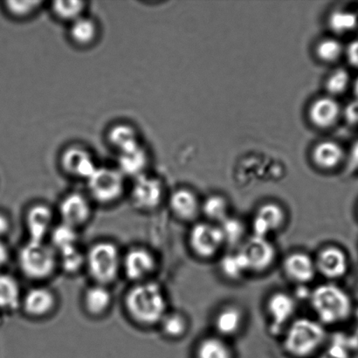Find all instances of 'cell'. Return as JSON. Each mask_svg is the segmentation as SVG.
<instances>
[{
    "label": "cell",
    "mask_w": 358,
    "mask_h": 358,
    "mask_svg": "<svg viewBox=\"0 0 358 358\" xmlns=\"http://www.w3.org/2000/svg\"><path fill=\"white\" fill-rule=\"evenodd\" d=\"M128 313L143 325L160 324L167 312V300L162 287L150 282L136 283L125 297Z\"/></svg>",
    "instance_id": "obj_1"
},
{
    "label": "cell",
    "mask_w": 358,
    "mask_h": 358,
    "mask_svg": "<svg viewBox=\"0 0 358 358\" xmlns=\"http://www.w3.org/2000/svg\"><path fill=\"white\" fill-rule=\"evenodd\" d=\"M310 303L317 320L324 326L341 324L353 313L352 297L335 283H324L315 287L310 292Z\"/></svg>",
    "instance_id": "obj_2"
},
{
    "label": "cell",
    "mask_w": 358,
    "mask_h": 358,
    "mask_svg": "<svg viewBox=\"0 0 358 358\" xmlns=\"http://www.w3.org/2000/svg\"><path fill=\"white\" fill-rule=\"evenodd\" d=\"M328 341L325 326L317 319L297 318L283 332V347L289 356L308 358L315 355Z\"/></svg>",
    "instance_id": "obj_3"
},
{
    "label": "cell",
    "mask_w": 358,
    "mask_h": 358,
    "mask_svg": "<svg viewBox=\"0 0 358 358\" xmlns=\"http://www.w3.org/2000/svg\"><path fill=\"white\" fill-rule=\"evenodd\" d=\"M20 268L28 278L43 280L54 273L58 264L57 252L45 241H29L19 252Z\"/></svg>",
    "instance_id": "obj_4"
},
{
    "label": "cell",
    "mask_w": 358,
    "mask_h": 358,
    "mask_svg": "<svg viewBox=\"0 0 358 358\" xmlns=\"http://www.w3.org/2000/svg\"><path fill=\"white\" fill-rule=\"evenodd\" d=\"M122 257L117 245L108 241L98 242L86 255L85 265L97 284L114 282L122 268Z\"/></svg>",
    "instance_id": "obj_5"
},
{
    "label": "cell",
    "mask_w": 358,
    "mask_h": 358,
    "mask_svg": "<svg viewBox=\"0 0 358 358\" xmlns=\"http://www.w3.org/2000/svg\"><path fill=\"white\" fill-rule=\"evenodd\" d=\"M125 178L117 167L98 166L86 181L90 198L101 203L117 201L125 191Z\"/></svg>",
    "instance_id": "obj_6"
},
{
    "label": "cell",
    "mask_w": 358,
    "mask_h": 358,
    "mask_svg": "<svg viewBox=\"0 0 358 358\" xmlns=\"http://www.w3.org/2000/svg\"><path fill=\"white\" fill-rule=\"evenodd\" d=\"M188 244L196 257L208 261L217 257L226 247L219 224L199 221L189 231Z\"/></svg>",
    "instance_id": "obj_7"
},
{
    "label": "cell",
    "mask_w": 358,
    "mask_h": 358,
    "mask_svg": "<svg viewBox=\"0 0 358 358\" xmlns=\"http://www.w3.org/2000/svg\"><path fill=\"white\" fill-rule=\"evenodd\" d=\"M247 262L249 273L261 275L275 264L277 249L269 238L255 236L247 238L238 248Z\"/></svg>",
    "instance_id": "obj_8"
},
{
    "label": "cell",
    "mask_w": 358,
    "mask_h": 358,
    "mask_svg": "<svg viewBox=\"0 0 358 358\" xmlns=\"http://www.w3.org/2000/svg\"><path fill=\"white\" fill-rule=\"evenodd\" d=\"M59 163L66 175L85 181L99 166L90 150L77 143L66 146L62 150Z\"/></svg>",
    "instance_id": "obj_9"
},
{
    "label": "cell",
    "mask_w": 358,
    "mask_h": 358,
    "mask_svg": "<svg viewBox=\"0 0 358 358\" xmlns=\"http://www.w3.org/2000/svg\"><path fill=\"white\" fill-rule=\"evenodd\" d=\"M164 185L157 177L145 173L133 180L131 188L132 203L143 210L156 209L162 203Z\"/></svg>",
    "instance_id": "obj_10"
},
{
    "label": "cell",
    "mask_w": 358,
    "mask_h": 358,
    "mask_svg": "<svg viewBox=\"0 0 358 358\" xmlns=\"http://www.w3.org/2000/svg\"><path fill=\"white\" fill-rule=\"evenodd\" d=\"M285 209L278 203L266 202L258 207L252 219V235L269 238L282 229L287 223Z\"/></svg>",
    "instance_id": "obj_11"
},
{
    "label": "cell",
    "mask_w": 358,
    "mask_h": 358,
    "mask_svg": "<svg viewBox=\"0 0 358 358\" xmlns=\"http://www.w3.org/2000/svg\"><path fill=\"white\" fill-rule=\"evenodd\" d=\"M296 310V300L290 294L275 291L270 294L266 301V311L273 334L285 331L287 325L292 322Z\"/></svg>",
    "instance_id": "obj_12"
},
{
    "label": "cell",
    "mask_w": 358,
    "mask_h": 358,
    "mask_svg": "<svg viewBox=\"0 0 358 358\" xmlns=\"http://www.w3.org/2000/svg\"><path fill=\"white\" fill-rule=\"evenodd\" d=\"M315 262L317 273L324 278L335 280L343 278L348 273V255L343 248L335 245H326L317 252Z\"/></svg>",
    "instance_id": "obj_13"
},
{
    "label": "cell",
    "mask_w": 358,
    "mask_h": 358,
    "mask_svg": "<svg viewBox=\"0 0 358 358\" xmlns=\"http://www.w3.org/2000/svg\"><path fill=\"white\" fill-rule=\"evenodd\" d=\"M282 270L287 280L299 285L313 282L317 275L315 259L303 251L287 255L282 262Z\"/></svg>",
    "instance_id": "obj_14"
},
{
    "label": "cell",
    "mask_w": 358,
    "mask_h": 358,
    "mask_svg": "<svg viewBox=\"0 0 358 358\" xmlns=\"http://www.w3.org/2000/svg\"><path fill=\"white\" fill-rule=\"evenodd\" d=\"M92 207L89 196L80 192H70L63 196L59 205L62 223L76 228L90 220Z\"/></svg>",
    "instance_id": "obj_15"
},
{
    "label": "cell",
    "mask_w": 358,
    "mask_h": 358,
    "mask_svg": "<svg viewBox=\"0 0 358 358\" xmlns=\"http://www.w3.org/2000/svg\"><path fill=\"white\" fill-rule=\"evenodd\" d=\"M157 259L146 248H132L122 257V268L131 280L142 282L154 272Z\"/></svg>",
    "instance_id": "obj_16"
},
{
    "label": "cell",
    "mask_w": 358,
    "mask_h": 358,
    "mask_svg": "<svg viewBox=\"0 0 358 358\" xmlns=\"http://www.w3.org/2000/svg\"><path fill=\"white\" fill-rule=\"evenodd\" d=\"M245 322L243 308L237 304L224 305L217 311L213 319L214 329L221 338H233L240 334Z\"/></svg>",
    "instance_id": "obj_17"
},
{
    "label": "cell",
    "mask_w": 358,
    "mask_h": 358,
    "mask_svg": "<svg viewBox=\"0 0 358 358\" xmlns=\"http://www.w3.org/2000/svg\"><path fill=\"white\" fill-rule=\"evenodd\" d=\"M54 222V213L45 203H35L28 209L26 224L29 241H44L51 233Z\"/></svg>",
    "instance_id": "obj_18"
},
{
    "label": "cell",
    "mask_w": 358,
    "mask_h": 358,
    "mask_svg": "<svg viewBox=\"0 0 358 358\" xmlns=\"http://www.w3.org/2000/svg\"><path fill=\"white\" fill-rule=\"evenodd\" d=\"M150 164L148 149L142 143L127 152L117 154V167L125 178L133 179L147 173Z\"/></svg>",
    "instance_id": "obj_19"
},
{
    "label": "cell",
    "mask_w": 358,
    "mask_h": 358,
    "mask_svg": "<svg viewBox=\"0 0 358 358\" xmlns=\"http://www.w3.org/2000/svg\"><path fill=\"white\" fill-rule=\"evenodd\" d=\"M106 141L117 154L127 152L143 143L138 128L126 122L112 124L108 129Z\"/></svg>",
    "instance_id": "obj_20"
},
{
    "label": "cell",
    "mask_w": 358,
    "mask_h": 358,
    "mask_svg": "<svg viewBox=\"0 0 358 358\" xmlns=\"http://www.w3.org/2000/svg\"><path fill=\"white\" fill-rule=\"evenodd\" d=\"M169 206L174 215L184 221H193L201 213V203L188 188L175 189L170 195Z\"/></svg>",
    "instance_id": "obj_21"
},
{
    "label": "cell",
    "mask_w": 358,
    "mask_h": 358,
    "mask_svg": "<svg viewBox=\"0 0 358 358\" xmlns=\"http://www.w3.org/2000/svg\"><path fill=\"white\" fill-rule=\"evenodd\" d=\"M55 304V294L44 287H36L27 291L21 301L24 311L34 317H42L50 314Z\"/></svg>",
    "instance_id": "obj_22"
},
{
    "label": "cell",
    "mask_w": 358,
    "mask_h": 358,
    "mask_svg": "<svg viewBox=\"0 0 358 358\" xmlns=\"http://www.w3.org/2000/svg\"><path fill=\"white\" fill-rule=\"evenodd\" d=\"M68 36L71 43L80 48L92 47L100 36V27L92 17L85 16L69 24Z\"/></svg>",
    "instance_id": "obj_23"
},
{
    "label": "cell",
    "mask_w": 358,
    "mask_h": 358,
    "mask_svg": "<svg viewBox=\"0 0 358 358\" xmlns=\"http://www.w3.org/2000/svg\"><path fill=\"white\" fill-rule=\"evenodd\" d=\"M340 111L339 103L332 97H321L311 105L310 120L317 127L329 128L338 121Z\"/></svg>",
    "instance_id": "obj_24"
},
{
    "label": "cell",
    "mask_w": 358,
    "mask_h": 358,
    "mask_svg": "<svg viewBox=\"0 0 358 358\" xmlns=\"http://www.w3.org/2000/svg\"><path fill=\"white\" fill-rule=\"evenodd\" d=\"M50 12L56 20L70 24L87 14V2L59 0L50 3Z\"/></svg>",
    "instance_id": "obj_25"
},
{
    "label": "cell",
    "mask_w": 358,
    "mask_h": 358,
    "mask_svg": "<svg viewBox=\"0 0 358 358\" xmlns=\"http://www.w3.org/2000/svg\"><path fill=\"white\" fill-rule=\"evenodd\" d=\"M195 358H234V352L224 338L210 336L202 338L196 345Z\"/></svg>",
    "instance_id": "obj_26"
},
{
    "label": "cell",
    "mask_w": 358,
    "mask_h": 358,
    "mask_svg": "<svg viewBox=\"0 0 358 358\" xmlns=\"http://www.w3.org/2000/svg\"><path fill=\"white\" fill-rule=\"evenodd\" d=\"M112 296L106 285L96 284L84 294V306L90 315H101L110 308Z\"/></svg>",
    "instance_id": "obj_27"
},
{
    "label": "cell",
    "mask_w": 358,
    "mask_h": 358,
    "mask_svg": "<svg viewBox=\"0 0 358 358\" xmlns=\"http://www.w3.org/2000/svg\"><path fill=\"white\" fill-rule=\"evenodd\" d=\"M219 268L224 278L231 282H238L249 273L247 262L238 250L223 255L220 261Z\"/></svg>",
    "instance_id": "obj_28"
},
{
    "label": "cell",
    "mask_w": 358,
    "mask_h": 358,
    "mask_svg": "<svg viewBox=\"0 0 358 358\" xmlns=\"http://www.w3.org/2000/svg\"><path fill=\"white\" fill-rule=\"evenodd\" d=\"M201 213L206 221L219 224L231 215L229 202L222 195H210L201 203Z\"/></svg>",
    "instance_id": "obj_29"
},
{
    "label": "cell",
    "mask_w": 358,
    "mask_h": 358,
    "mask_svg": "<svg viewBox=\"0 0 358 358\" xmlns=\"http://www.w3.org/2000/svg\"><path fill=\"white\" fill-rule=\"evenodd\" d=\"M342 147L335 142L324 141L319 143L313 152L315 163L322 169H333L342 162Z\"/></svg>",
    "instance_id": "obj_30"
},
{
    "label": "cell",
    "mask_w": 358,
    "mask_h": 358,
    "mask_svg": "<svg viewBox=\"0 0 358 358\" xmlns=\"http://www.w3.org/2000/svg\"><path fill=\"white\" fill-rule=\"evenodd\" d=\"M22 301L19 283L13 277L0 273V310H14Z\"/></svg>",
    "instance_id": "obj_31"
},
{
    "label": "cell",
    "mask_w": 358,
    "mask_h": 358,
    "mask_svg": "<svg viewBox=\"0 0 358 358\" xmlns=\"http://www.w3.org/2000/svg\"><path fill=\"white\" fill-rule=\"evenodd\" d=\"M159 324L164 334L171 339L182 338L189 329L188 319L180 312H168Z\"/></svg>",
    "instance_id": "obj_32"
},
{
    "label": "cell",
    "mask_w": 358,
    "mask_h": 358,
    "mask_svg": "<svg viewBox=\"0 0 358 358\" xmlns=\"http://www.w3.org/2000/svg\"><path fill=\"white\" fill-rule=\"evenodd\" d=\"M219 226L222 231L226 247H241L245 241V227L240 219L230 215L223 222L219 224Z\"/></svg>",
    "instance_id": "obj_33"
},
{
    "label": "cell",
    "mask_w": 358,
    "mask_h": 358,
    "mask_svg": "<svg viewBox=\"0 0 358 358\" xmlns=\"http://www.w3.org/2000/svg\"><path fill=\"white\" fill-rule=\"evenodd\" d=\"M50 235L52 247L56 252L77 245L78 235H77L76 228L70 227L69 224L62 222L59 226L52 228Z\"/></svg>",
    "instance_id": "obj_34"
},
{
    "label": "cell",
    "mask_w": 358,
    "mask_h": 358,
    "mask_svg": "<svg viewBox=\"0 0 358 358\" xmlns=\"http://www.w3.org/2000/svg\"><path fill=\"white\" fill-rule=\"evenodd\" d=\"M348 336L335 334L329 339L318 358H352Z\"/></svg>",
    "instance_id": "obj_35"
},
{
    "label": "cell",
    "mask_w": 358,
    "mask_h": 358,
    "mask_svg": "<svg viewBox=\"0 0 358 358\" xmlns=\"http://www.w3.org/2000/svg\"><path fill=\"white\" fill-rule=\"evenodd\" d=\"M43 2L42 1H7L5 2V10L10 17L16 20H27L40 12Z\"/></svg>",
    "instance_id": "obj_36"
},
{
    "label": "cell",
    "mask_w": 358,
    "mask_h": 358,
    "mask_svg": "<svg viewBox=\"0 0 358 358\" xmlns=\"http://www.w3.org/2000/svg\"><path fill=\"white\" fill-rule=\"evenodd\" d=\"M58 264L68 273L79 271L86 263V255L80 250L78 245L57 252Z\"/></svg>",
    "instance_id": "obj_37"
},
{
    "label": "cell",
    "mask_w": 358,
    "mask_h": 358,
    "mask_svg": "<svg viewBox=\"0 0 358 358\" xmlns=\"http://www.w3.org/2000/svg\"><path fill=\"white\" fill-rule=\"evenodd\" d=\"M329 27L336 33H347L357 27V16L346 10H336L329 17Z\"/></svg>",
    "instance_id": "obj_38"
},
{
    "label": "cell",
    "mask_w": 358,
    "mask_h": 358,
    "mask_svg": "<svg viewBox=\"0 0 358 358\" xmlns=\"http://www.w3.org/2000/svg\"><path fill=\"white\" fill-rule=\"evenodd\" d=\"M343 45L335 38H326L318 44L317 54L325 62L338 61L343 54Z\"/></svg>",
    "instance_id": "obj_39"
},
{
    "label": "cell",
    "mask_w": 358,
    "mask_h": 358,
    "mask_svg": "<svg viewBox=\"0 0 358 358\" xmlns=\"http://www.w3.org/2000/svg\"><path fill=\"white\" fill-rule=\"evenodd\" d=\"M350 80L349 73L345 69H336L329 76L327 83H326V87H327L329 94H333V96H338V94L345 93V90L348 89Z\"/></svg>",
    "instance_id": "obj_40"
},
{
    "label": "cell",
    "mask_w": 358,
    "mask_h": 358,
    "mask_svg": "<svg viewBox=\"0 0 358 358\" xmlns=\"http://www.w3.org/2000/svg\"><path fill=\"white\" fill-rule=\"evenodd\" d=\"M347 58L350 65L358 69V40L352 41L347 48Z\"/></svg>",
    "instance_id": "obj_41"
},
{
    "label": "cell",
    "mask_w": 358,
    "mask_h": 358,
    "mask_svg": "<svg viewBox=\"0 0 358 358\" xmlns=\"http://www.w3.org/2000/svg\"><path fill=\"white\" fill-rule=\"evenodd\" d=\"M347 336H348L350 349L352 352L358 353V324L353 329V331Z\"/></svg>",
    "instance_id": "obj_42"
},
{
    "label": "cell",
    "mask_w": 358,
    "mask_h": 358,
    "mask_svg": "<svg viewBox=\"0 0 358 358\" xmlns=\"http://www.w3.org/2000/svg\"><path fill=\"white\" fill-rule=\"evenodd\" d=\"M10 223L8 217L5 214L0 213V238L5 236V235L10 231Z\"/></svg>",
    "instance_id": "obj_43"
},
{
    "label": "cell",
    "mask_w": 358,
    "mask_h": 358,
    "mask_svg": "<svg viewBox=\"0 0 358 358\" xmlns=\"http://www.w3.org/2000/svg\"><path fill=\"white\" fill-rule=\"evenodd\" d=\"M347 117L352 124H358V101L356 103L350 105L347 110Z\"/></svg>",
    "instance_id": "obj_44"
},
{
    "label": "cell",
    "mask_w": 358,
    "mask_h": 358,
    "mask_svg": "<svg viewBox=\"0 0 358 358\" xmlns=\"http://www.w3.org/2000/svg\"><path fill=\"white\" fill-rule=\"evenodd\" d=\"M9 259V250L6 245L0 240V268L6 264Z\"/></svg>",
    "instance_id": "obj_45"
},
{
    "label": "cell",
    "mask_w": 358,
    "mask_h": 358,
    "mask_svg": "<svg viewBox=\"0 0 358 358\" xmlns=\"http://www.w3.org/2000/svg\"><path fill=\"white\" fill-rule=\"evenodd\" d=\"M350 161L352 166L358 170V141L354 143L352 150H350Z\"/></svg>",
    "instance_id": "obj_46"
},
{
    "label": "cell",
    "mask_w": 358,
    "mask_h": 358,
    "mask_svg": "<svg viewBox=\"0 0 358 358\" xmlns=\"http://www.w3.org/2000/svg\"><path fill=\"white\" fill-rule=\"evenodd\" d=\"M354 92H355L357 101H358V78L356 80L355 85H354Z\"/></svg>",
    "instance_id": "obj_47"
},
{
    "label": "cell",
    "mask_w": 358,
    "mask_h": 358,
    "mask_svg": "<svg viewBox=\"0 0 358 358\" xmlns=\"http://www.w3.org/2000/svg\"><path fill=\"white\" fill-rule=\"evenodd\" d=\"M352 358H358V353L356 354L355 357H352Z\"/></svg>",
    "instance_id": "obj_48"
},
{
    "label": "cell",
    "mask_w": 358,
    "mask_h": 358,
    "mask_svg": "<svg viewBox=\"0 0 358 358\" xmlns=\"http://www.w3.org/2000/svg\"><path fill=\"white\" fill-rule=\"evenodd\" d=\"M357 282H358V272H357Z\"/></svg>",
    "instance_id": "obj_49"
}]
</instances>
